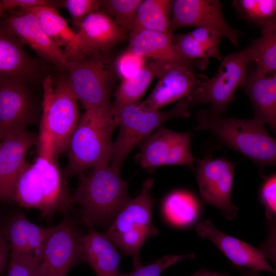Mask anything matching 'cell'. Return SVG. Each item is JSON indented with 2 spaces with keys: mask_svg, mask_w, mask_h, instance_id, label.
I'll use <instances>...</instances> for the list:
<instances>
[{
  "mask_svg": "<svg viewBox=\"0 0 276 276\" xmlns=\"http://www.w3.org/2000/svg\"><path fill=\"white\" fill-rule=\"evenodd\" d=\"M57 158L38 151L32 163L26 162L14 187L13 201L21 206L38 210L51 219L57 212L65 214L73 204L67 181Z\"/></svg>",
  "mask_w": 276,
  "mask_h": 276,
  "instance_id": "obj_1",
  "label": "cell"
},
{
  "mask_svg": "<svg viewBox=\"0 0 276 276\" xmlns=\"http://www.w3.org/2000/svg\"><path fill=\"white\" fill-rule=\"evenodd\" d=\"M43 97L38 150L57 158L66 151L79 122L78 100L68 77L54 82L48 75L43 79Z\"/></svg>",
  "mask_w": 276,
  "mask_h": 276,
  "instance_id": "obj_2",
  "label": "cell"
},
{
  "mask_svg": "<svg viewBox=\"0 0 276 276\" xmlns=\"http://www.w3.org/2000/svg\"><path fill=\"white\" fill-rule=\"evenodd\" d=\"M195 130H208L229 148L238 151L261 167L276 164V142L265 123L234 117L221 118L211 110L201 109L195 115Z\"/></svg>",
  "mask_w": 276,
  "mask_h": 276,
  "instance_id": "obj_3",
  "label": "cell"
},
{
  "mask_svg": "<svg viewBox=\"0 0 276 276\" xmlns=\"http://www.w3.org/2000/svg\"><path fill=\"white\" fill-rule=\"evenodd\" d=\"M108 107L85 109L70 142L67 176L83 174L88 169L110 164L112 134L117 127Z\"/></svg>",
  "mask_w": 276,
  "mask_h": 276,
  "instance_id": "obj_4",
  "label": "cell"
},
{
  "mask_svg": "<svg viewBox=\"0 0 276 276\" xmlns=\"http://www.w3.org/2000/svg\"><path fill=\"white\" fill-rule=\"evenodd\" d=\"M120 171L107 164L79 176V185L72 195V202L82 207L88 226L111 223L130 198L127 183L121 177Z\"/></svg>",
  "mask_w": 276,
  "mask_h": 276,
  "instance_id": "obj_5",
  "label": "cell"
},
{
  "mask_svg": "<svg viewBox=\"0 0 276 276\" xmlns=\"http://www.w3.org/2000/svg\"><path fill=\"white\" fill-rule=\"evenodd\" d=\"M189 97L178 101L171 109L147 111L139 104L113 106L111 110L119 132L112 143L110 165L120 170L129 153L139 146L167 121L174 118L190 117Z\"/></svg>",
  "mask_w": 276,
  "mask_h": 276,
  "instance_id": "obj_6",
  "label": "cell"
},
{
  "mask_svg": "<svg viewBox=\"0 0 276 276\" xmlns=\"http://www.w3.org/2000/svg\"><path fill=\"white\" fill-rule=\"evenodd\" d=\"M153 181L148 178L143 182L140 195L126 202L104 233L125 255L132 258L134 268L142 265L139 252L144 242L158 232L152 221L155 200L150 191Z\"/></svg>",
  "mask_w": 276,
  "mask_h": 276,
  "instance_id": "obj_7",
  "label": "cell"
},
{
  "mask_svg": "<svg viewBox=\"0 0 276 276\" xmlns=\"http://www.w3.org/2000/svg\"><path fill=\"white\" fill-rule=\"evenodd\" d=\"M106 55H85L68 60V78L85 109L111 106L113 72Z\"/></svg>",
  "mask_w": 276,
  "mask_h": 276,
  "instance_id": "obj_8",
  "label": "cell"
},
{
  "mask_svg": "<svg viewBox=\"0 0 276 276\" xmlns=\"http://www.w3.org/2000/svg\"><path fill=\"white\" fill-rule=\"evenodd\" d=\"M216 74L206 78L189 97L190 108L198 104L210 103L211 111L220 117L234 98L236 89L242 86L251 62L245 48L224 56Z\"/></svg>",
  "mask_w": 276,
  "mask_h": 276,
  "instance_id": "obj_9",
  "label": "cell"
},
{
  "mask_svg": "<svg viewBox=\"0 0 276 276\" xmlns=\"http://www.w3.org/2000/svg\"><path fill=\"white\" fill-rule=\"evenodd\" d=\"M191 135L160 127L140 146L136 159L141 167L151 169L166 165H177L195 171L191 150Z\"/></svg>",
  "mask_w": 276,
  "mask_h": 276,
  "instance_id": "obj_10",
  "label": "cell"
},
{
  "mask_svg": "<svg viewBox=\"0 0 276 276\" xmlns=\"http://www.w3.org/2000/svg\"><path fill=\"white\" fill-rule=\"evenodd\" d=\"M195 172L202 200L234 219L238 208L231 202L235 164L225 158L195 159Z\"/></svg>",
  "mask_w": 276,
  "mask_h": 276,
  "instance_id": "obj_11",
  "label": "cell"
},
{
  "mask_svg": "<svg viewBox=\"0 0 276 276\" xmlns=\"http://www.w3.org/2000/svg\"><path fill=\"white\" fill-rule=\"evenodd\" d=\"M79 236L72 221L64 217L44 244L37 276H67L74 266L84 262Z\"/></svg>",
  "mask_w": 276,
  "mask_h": 276,
  "instance_id": "obj_12",
  "label": "cell"
},
{
  "mask_svg": "<svg viewBox=\"0 0 276 276\" xmlns=\"http://www.w3.org/2000/svg\"><path fill=\"white\" fill-rule=\"evenodd\" d=\"M205 28L219 33L238 47L240 32L225 20L218 0L173 1L168 34L182 27Z\"/></svg>",
  "mask_w": 276,
  "mask_h": 276,
  "instance_id": "obj_13",
  "label": "cell"
},
{
  "mask_svg": "<svg viewBox=\"0 0 276 276\" xmlns=\"http://www.w3.org/2000/svg\"><path fill=\"white\" fill-rule=\"evenodd\" d=\"M156 62L158 81L146 99L139 103L145 110H160L176 101L190 97L207 78L184 65Z\"/></svg>",
  "mask_w": 276,
  "mask_h": 276,
  "instance_id": "obj_14",
  "label": "cell"
},
{
  "mask_svg": "<svg viewBox=\"0 0 276 276\" xmlns=\"http://www.w3.org/2000/svg\"><path fill=\"white\" fill-rule=\"evenodd\" d=\"M3 23L24 45L30 47L39 57L60 71L67 72L68 60L63 50L50 39L33 13L19 9Z\"/></svg>",
  "mask_w": 276,
  "mask_h": 276,
  "instance_id": "obj_15",
  "label": "cell"
},
{
  "mask_svg": "<svg viewBox=\"0 0 276 276\" xmlns=\"http://www.w3.org/2000/svg\"><path fill=\"white\" fill-rule=\"evenodd\" d=\"M27 82L14 79L0 86V136L27 129L36 115Z\"/></svg>",
  "mask_w": 276,
  "mask_h": 276,
  "instance_id": "obj_16",
  "label": "cell"
},
{
  "mask_svg": "<svg viewBox=\"0 0 276 276\" xmlns=\"http://www.w3.org/2000/svg\"><path fill=\"white\" fill-rule=\"evenodd\" d=\"M38 137L27 129L13 132L3 139L0 148V202L13 201L14 187L30 148Z\"/></svg>",
  "mask_w": 276,
  "mask_h": 276,
  "instance_id": "obj_17",
  "label": "cell"
},
{
  "mask_svg": "<svg viewBox=\"0 0 276 276\" xmlns=\"http://www.w3.org/2000/svg\"><path fill=\"white\" fill-rule=\"evenodd\" d=\"M196 231L199 237L211 240L236 266L275 274V270L268 263L263 251L219 231L210 220L199 222Z\"/></svg>",
  "mask_w": 276,
  "mask_h": 276,
  "instance_id": "obj_18",
  "label": "cell"
},
{
  "mask_svg": "<svg viewBox=\"0 0 276 276\" xmlns=\"http://www.w3.org/2000/svg\"><path fill=\"white\" fill-rule=\"evenodd\" d=\"M24 45L0 24V86L18 79L27 83L42 76L40 63L25 51Z\"/></svg>",
  "mask_w": 276,
  "mask_h": 276,
  "instance_id": "obj_19",
  "label": "cell"
},
{
  "mask_svg": "<svg viewBox=\"0 0 276 276\" xmlns=\"http://www.w3.org/2000/svg\"><path fill=\"white\" fill-rule=\"evenodd\" d=\"M128 33L99 10L84 20L77 34L85 55H106L111 48L126 39Z\"/></svg>",
  "mask_w": 276,
  "mask_h": 276,
  "instance_id": "obj_20",
  "label": "cell"
},
{
  "mask_svg": "<svg viewBox=\"0 0 276 276\" xmlns=\"http://www.w3.org/2000/svg\"><path fill=\"white\" fill-rule=\"evenodd\" d=\"M128 49L151 60L174 63L193 70H203L207 64L203 62L189 60L176 50L172 35L160 32L139 30L129 33Z\"/></svg>",
  "mask_w": 276,
  "mask_h": 276,
  "instance_id": "obj_21",
  "label": "cell"
},
{
  "mask_svg": "<svg viewBox=\"0 0 276 276\" xmlns=\"http://www.w3.org/2000/svg\"><path fill=\"white\" fill-rule=\"evenodd\" d=\"M241 88L248 97L255 117L276 131V74L266 75L256 67L246 73Z\"/></svg>",
  "mask_w": 276,
  "mask_h": 276,
  "instance_id": "obj_22",
  "label": "cell"
},
{
  "mask_svg": "<svg viewBox=\"0 0 276 276\" xmlns=\"http://www.w3.org/2000/svg\"><path fill=\"white\" fill-rule=\"evenodd\" d=\"M88 228L85 235L79 238L84 261L97 276H123L119 271L120 255L114 244L93 226Z\"/></svg>",
  "mask_w": 276,
  "mask_h": 276,
  "instance_id": "obj_23",
  "label": "cell"
},
{
  "mask_svg": "<svg viewBox=\"0 0 276 276\" xmlns=\"http://www.w3.org/2000/svg\"><path fill=\"white\" fill-rule=\"evenodd\" d=\"M54 228V226L37 225L21 213L13 217L3 231L10 252L38 254L42 252L44 244Z\"/></svg>",
  "mask_w": 276,
  "mask_h": 276,
  "instance_id": "obj_24",
  "label": "cell"
},
{
  "mask_svg": "<svg viewBox=\"0 0 276 276\" xmlns=\"http://www.w3.org/2000/svg\"><path fill=\"white\" fill-rule=\"evenodd\" d=\"M29 11L35 15L50 39L61 49L64 48L63 51L68 60L85 55L81 48L77 32L72 30L58 10L41 7Z\"/></svg>",
  "mask_w": 276,
  "mask_h": 276,
  "instance_id": "obj_25",
  "label": "cell"
},
{
  "mask_svg": "<svg viewBox=\"0 0 276 276\" xmlns=\"http://www.w3.org/2000/svg\"><path fill=\"white\" fill-rule=\"evenodd\" d=\"M173 2L170 0H142L129 32L149 30L168 34Z\"/></svg>",
  "mask_w": 276,
  "mask_h": 276,
  "instance_id": "obj_26",
  "label": "cell"
},
{
  "mask_svg": "<svg viewBox=\"0 0 276 276\" xmlns=\"http://www.w3.org/2000/svg\"><path fill=\"white\" fill-rule=\"evenodd\" d=\"M261 30V36L245 49L257 69L266 75H273L276 74V20Z\"/></svg>",
  "mask_w": 276,
  "mask_h": 276,
  "instance_id": "obj_27",
  "label": "cell"
},
{
  "mask_svg": "<svg viewBox=\"0 0 276 276\" xmlns=\"http://www.w3.org/2000/svg\"><path fill=\"white\" fill-rule=\"evenodd\" d=\"M158 64L151 60L134 76L122 80L114 93L113 106L139 104L145 91L153 79L157 77Z\"/></svg>",
  "mask_w": 276,
  "mask_h": 276,
  "instance_id": "obj_28",
  "label": "cell"
},
{
  "mask_svg": "<svg viewBox=\"0 0 276 276\" xmlns=\"http://www.w3.org/2000/svg\"><path fill=\"white\" fill-rule=\"evenodd\" d=\"M163 208L166 216L171 222L178 225H185L195 218L197 202L190 193L177 191L166 197Z\"/></svg>",
  "mask_w": 276,
  "mask_h": 276,
  "instance_id": "obj_29",
  "label": "cell"
},
{
  "mask_svg": "<svg viewBox=\"0 0 276 276\" xmlns=\"http://www.w3.org/2000/svg\"><path fill=\"white\" fill-rule=\"evenodd\" d=\"M232 4L238 15L260 29L276 20L275 0H235Z\"/></svg>",
  "mask_w": 276,
  "mask_h": 276,
  "instance_id": "obj_30",
  "label": "cell"
},
{
  "mask_svg": "<svg viewBox=\"0 0 276 276\" xmlns=\"http://www.w3.org/2000/svg\"><path fill=\"white\" fill-rule=\"evenodd\" d=\"M142 0H102L100 11L128 32Z\"/></svg>",
  "mask_w": 276,
  "mask_h": 276,
  "instance_id": "obj_31",
  "label": "cell"
},
{
  "mask_svg": "<svg viewBox=\"0 0 276 276\" xmlns=\"http://www.w3.org/2000/svg\"><path fill=\"white\" fill-rule=\"evenodd\" d=\"M42 252L21 254L10 252L7 276H37Z\"/></svg>",
  "mask_w": 276,
  "mask_h": 276,
  "instance_id": "obj_32",
  "label": "cell"
},
{
  "mask_svg": "<svg viewBox=\"0 0 276 276\" xmlns=\"http://www.w3.org/2000/svg\"><path fill=\"white\" fill-rule=\"evenodd\" d=\"M172 41L176 50L183 57L191 60L201 61L208 65L209 58L190 32L173 34Z\"/></svg>",
  "mask_w": 276,
  "mask_h": 276,
  "instance_id": "obj_33",
  "label": "cell"
},
{
  "mask_svg": "<svg viewBox=\"0 0 276 276\" xmlns=\"http://www.w3.org/2000/svg\"><path fill=\"white\" fill-rule=\"evenodd\" d=\"M195 257V255L193 253L185 255H167L150 264L134 268L129 273L123 274V276H160L166 269L173 264Z\"/></svg>",
  "mask_w": 276,
  "mask_h": 276,
  "instance_id": "obj_34",
  "label": "cell"
},
{
  "mask_svg": "<svg viewBox=\"0 0 276 276\" xmlns=\"http://www.w3.org/2000/svg\"><path fill=\"white\" fill-rule=\"evenodd\" d=\"M190 33L200 43L209 58L221 60L224 57L219 49L223 38L219 33L208 28H197Z\"/></svg>",
  "mask_w": 276,
  "mask_h": 276,
  "instance_id": "obj_35",
  "label": "cell"
},
{
  "mask_svg": "<svg viewBox=\"0 0 276 276\" xmlns=\"http://www.w3.org/2000/svg\"><path fill=\"white\" fill-rule=\"evenodd\" d=\"M147 58L127 49L116 60L115 68L122 80L135 75L147 63Z\"/></svg>",
  "mask_w": 276,
  "mask_h": 276,
  "instance_id": "obj_36",
  "label": "cell"
},
{
  "mask_svg": "<svg viewBox=\"0 0 276 276\" xmlns=\"http://www.w3.org/2000/svg\"><path fill=\"white\" fill-rule=\"evenodd\" d=\"M100 0H65L64 7L68 11L72 22L78 28L89 15L100 10Z\"/></svg>",
  "mask_w": 276,
  "mask_h": 276,
  "instance_id": "obj_37",
  "label": "cell"
},
{
  "mask_svg": "<svg viewBox=\"0 0 276 276\" xmlns=\"http://www.w3.org/2000/svg\"><path fill=\"white\" fill-rule=\"evenodd\" d=\"M260 198L265 210L266 218L270 223L275 222L276 175L273 173L266 178L260 193Z\"/></svg>",
  "mask_w": 276,
  "mask_h": 276,
  "instance_id": "obj_38",
  "label": "cell"
},
{
  "mask_svg": "<svg viewBox=\"0 0 276 276\" xmlns=\"http://www.w3.org/2000/svg\"><path fill=\"white\" fill-rule=\"evenodd\" d=\"M6 10L19 8L29 10L41 7H49L58 10L64 7V1L59 0H2Z\"/></svg>",
  "mask_w": 276,
  "mask_h": 276,
  "instance_id": "obj_39",
  "label": "cell"
},
{
  "mask_svg": "<svg viewBox=\"0 0 276 276\" xmlns=\"http://www.w3.org/2000/svg\"><path fill=\"white\" fill-rule=\"evenodd\" d=\"M10 247L3 230L0 229V276L6 267Z\"/></svg>",
  "mask_w": 276,
  "mask_h": 276,
  "instance_id": "obj_40",
  "label": "cell"
},
{
  "mask_svg": "<svg viewBox=\"0 0 276 276\" xmlns=\"http://www.w3.org/2000/svg\"><path fill=\"white\" fill-rule=\"evenodd\" d=\"M191 276H229L227 273H218L206 269H201Z\"/></svg>",
  "mask_w": 276,
  "mask_h": 276,
  "instance_id": "obj_41",
  "label": "cell"
},
{
  "mask_svg": "<svg viewBox=\"0 0 276 276\" xmlns=\"http://www.w3.org/2000/svg\"><path fill=\"white\" fill-rule=\"evenodd\" d=\"M241 276H260V271L252 270H245L243 267H239Z\"/></svg>",
  "mask_w": 276,
  "mask_h": 276,
  "instance_id": "obj_42",
  "label": "cell"
},
{
  "mask_svg": "<svg viewBox=\"0 0 276 276\" xmlns=\"http://www.w3.org/2000/svg\"><path fill=\"white\" fill-rule=\"evenodd\" d=\"M5 10L3 4L1 1H0V17L3 13L4 11Z\"/></svg>",
  "mask_w": 276,
  "mask_h": 276,
  "instance_id": "obj_43",
  "label": "cell"
},
{
  "mask_svg": "<svg viewBox=\"0 0 276 276\" xmlns=\"http://www.w3.org/2000/svg\"><path fill=\"white\" fill-rule=\"evenodd\" d=\"M2 140H2V137H1V136H0V148H1V143H2Z\"/></svg>",
  "mask_w": 276,
  "mask_h": 276,
  "instance_id": "obj_44",
  "label": "cell"
}]
</instances>
